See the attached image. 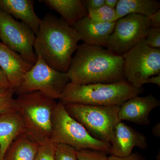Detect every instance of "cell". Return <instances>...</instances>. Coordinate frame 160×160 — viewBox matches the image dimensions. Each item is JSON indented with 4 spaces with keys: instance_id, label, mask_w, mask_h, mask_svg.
<instances>
[{
    "instance_id": "cell-1",
    "label": "cell",
    "mask_w": 160,
    "mask_h": 160,
    "mask_svg": "<svg viewBox=\"0 0 160 160\" xmlns=\"http://www.w3.org/2000/svg\"><path fill=\"white\" fill-rule=\"evenodd\" d=\"M75 52L67 72L70 82L88 85L125 80L123 56L114 54L102 46L85 43L78 45Z\"/></svg>"
},
{
    "instance_id": "cell-2",
    "label": "cell",
    "mask_w": 160,
    "mask_h": 160,
    "mask_svg": "<svg viewBox=\"0 0 160 160\" xmlns=\"http://www.w3.org/2000/svg\"><path fill=\"white\" fill-rule=\"evenodd\" d=\"M73 27L62 18L47 13L40 24L33 45L34 52L52 68L67 73L80 41Z\"/></svg>"
},
{
    "instance_id": "cell-3",
    "label": "cell",
    "mask_w": 160,
    "mask_h": 160,
    "mask_svg": "<svg viewBox=\"0 0 160 160\" xmlns=\"http://www.w3.org/2000/svg\"><path fill=\"white\" fill-rule=\"evenodd\" d=\"M144 91L126 81L113 83L79 85L69 82L66 85L59 102L63 105L79 104L94 106H121L131 98Z\"/></svg>"
},
{
    "instance_id": "cell-4",
    "label": "cell",
    "mask_w": 160,
    "mask_h": 160,
    "mask_svg": "<svg viewBox=\"0 0 160 160\" xmlns=\"http://www.w3.org/2000/svg\"><path fill=\"white\" fill-rule=\"evenodd\" d=\"M57 103L39 91L19 95L15 99L14 109L23 118L26 134L39 144L51 138Z\"/></svg>"
},
{
    "instance_id": "cell-5",
    "label": "cell",
    "mask_w": 160,
    "mask_h": 160,
    "mask_svg": "<svg viewBox=\"0 0 160 160\" xmlns=\"http://www.w3.org/2000/svg\"><path fill=\"white\" fill-rule=\"evenodd\" d=\"M52 128L51 139L57 144H66L77 150L93 149L110 154V144L92 137L82 125L69 115L60 102L52 114Z\"/></svg>"
},
{
    "instance_id": "cell-6",
    "label": "cell",
    "mask_w": 160,
    "mask_h": 160,
    "mask_svg": "<svg viewBox=\"0 0 160 160\" xmlns=\"http://www.w3.org/2000/svg\"><path fill=\"white\" fill-rule=\"evenodd\" d=\"M72 118L96 139L110 144L116 126L122 122L119 106H94L79 104L64 105Z\"/></svg>"
},
{
    "instance_id": "cell-7",
    "label": "cell",
    "mask_w": 160,
    "mask_h": 160,
    "mask_svg": "<svg viewBox=\"0 0 160 160\" xmlns=\"http://www.w3.org/2000/svg\"><path fill=\"white\" fill-rule=\"evenodd\" d=\"M123 57L125 79L135 88H142L149 78L160 75V49L150 47L145 39Z\"/></svg>"
},
{
    "instance_id": "cell-8",
    "label": "cell",
    "mask_w": 160,
    "mask_h": 160,
    "mask_svg": "<svg viewBox=\"0 0 160 160\" xmlns=\"http://www.w3.org/2000/svg\"><path fill=\"white\" fill-rule=\"evenodd\" d=\"M70 80L67 73L52 69L42 58L24 75L22 84L15 91L18 95L39 91L53 100L59 99Z\"/></svg>"
},
{
    "instance_id": "cell-9",
    "label": "cell",
    "mask_w": 160,
    "mask_h": 160,
    "mask_svg": "<svg viewBox=\"0 0 160 160\" xmlns=\"http://www.w3.org/2000/svg\"><path fill=\"white\" fill-rule=\"evenodd\" d=\"M151 28L148 17L128 15L117 21L104 47L114 54L123 56L145 39Z\"/></svg>"
},
{
    "instance_id": "cell-10",
    "label": "cell",
    "mask_w": 160,
    "mask_h": 160,
    "mask_svg": "<svg viewBox=\"0 0 160 160\" xmlns=\"http://www.w3.org/2000/svg\"><path fill=\"white\" fill-rule=\"evenodd\" d=\"M35 34L26 23L19 22L0 10V39L2 42L32 65L38 57L33 50Z\"/></svg>"
},
{
    "instance_id": "cell-11",
    "label": "cell",
    "mask_w": 160,
    "mask_h": 160,
    "mask_svg": "<svg viewBox=\"0 0 160 160\" xmlns=\"http://www.w3.org/2000/svg\"><path fill=\"white\" fill-rule=\"evenodd\" d=\"M110 144V154L118 157L129 156L135 147L145 149L148 146L144 135L122 121L116 126Z\"/></svg>"
},
{
    "instance_id": "cell-12",
    "label": "cell",
    "mask_w": 160,
    "mask_h": 160,
    "mask_svg": "<svg viewBox=\"0 0 160 160\" xmlns=\"http://www.w3.org/2000/svg\"><path fill=\"white\" fill-rule=\"evenodd\" d=\"M160 106L159 100L153 95L134 97L127 100L120 107L118 117L121 121H127L140 125H149V115Z\"/></svg>"
},
{
    "instance_id": "cell-13",
    "label": "cell",
    "mask_w": 160,
    "mask_h": 160,
    "mask_svg": "<svg viewBox=\"0 0 160 160\" xmlns=\"http://www.w3.org/2000/svg\"><path fill=\"white\" fill-rule=\"evenodd\" d=\"M33 65L18 52L0 43V68L6 74L12 88L15 91L22 84L24 75Z\"/></svg>"
},
{
    "instance_id": "cell-14",
    "label": "cell",
    "mask_w": 160,
    "mask_h": 160,
    "mask_svg": "<svg viewBox=\"0 0 160 160\" xmlns=\"http://www.w3.org/2000/svg\"><path fill=\"white\" fill-rule=\"evenodd\" d=\"M116 23L97 22L86 17L79 21L72 27L79 35L80 40L85 44L104 47L114 29Z\"/></svg>"
},
{
    "instance_id": "cell-15",
    "label": "cell",
    "mask_w": 160,
    "mask_h": 160,
    "mask_svg": "<svg viewBox=\"0 0 160 160\" xmlns=\"http://www.w3.org/2000/svg\"><path fill=\"white\" fill-rule=\"evenodd\" d=\"M23 133H26V126L15 109L0 113V160H4L9 146Z\"/></svg>"
},
{
    "instance_id": "cell-16",
    "label": "cell",
    "mask_w": 160,
    "mask_h": 160,
    "mask_svg": "<svg viewBox=\"0 0 160 160\" xmlns=\"http://www.w3.org/2000/svg\"><path fill=\"white\" fill-rule=\"evenodd\" d=\"M34 3L32 0H0V10L22 20L36 35L42 20L36 14Z\"/></svg>"
},
{
    "instance_id": "cell-17",
    "label": "cell",
    "mask_w": 160,
    "mask_h": 160,
    "mask_svg": "<svg viewBox=\"0 0 160 160\" xmlns=\"http://www.w3.org/2000/svg\"><path fill=\"white\" fill-rule=\"evenodd\" d=\"M39 2L58 12L72 27L88 16V12L81 0H41Z\"/></svg>"
},
{
    "instance_id": "cell-18",
    "label": "cell",
    "mask_w": 160,
    "mask_h": 160,
    "mask_svg": "<svg viewBox=\"0 0 160 160\" xmlns=\"http://www.w3.org/2000/svg\"><path fill=\"white\" fill-rule=\"evenodd\" d=\"M39 144L26 133L19 136L7 151L4 160H34Z\"/></svg>"
},
{
    "instance_id": "cell-19",
    "label": "cell",
    "mask_w": 160,
    "mask_h": 160,
    "mask_svg": "<svg viewBox=\"0 0 160 160\" xmlns=\"http://www.w3.org/2000/svg\"><path fill=\"white\" fill-rule=\"evenodd\" d=\"M115 9L119 19L132 14L149 17L160 10V3L156 0H118Z\"/></svg>"
},
{
    "instance_id": "cell-20",
    "label": "cell",
    "mask_w": 160,
    "mask_h": 160,
    "mask_svg": "<svg viewBox=\"0 0 160 160\" xmlns=\"http://www.w3.org/2000/svg\"><path fill=\"white\" fill-rule=\"evenodd\" d=\"M87 17L92 21L99 23L115 22L119 19L116 9L105 5L95 10L88 11Z\"/></svg>"
},
{
    "instance_id": "cell-21",
    "label": "cell",
    "mask_w": 160,
    "mask_h": 160,
    "mask_svg": "<svg viewBox=\"0 0 160 160\" xmlns=\"http://www.w3.org/2000/svg\"><path fill=\"white\" fill-rule=\"evenodd\" d=\"M57 144L51 138L39 144L34 160H55Z\"/></svg>"
},
{
    "instance_id": "cell-22",
    "label": "cell",
    "mask_w": 160,
    "mask_h": 160,
    "mask_svg": "<svg viewBox=\"0 0 160 160\" xmlns=\"http://www.w3.org/2000/svg\"><path fill=\"white\" fill-rule=\"evenodd\" d=\"M55 160H78V150L66 144H58L56 148Z\"/></svg>"
},
{
    "instance_id": "cell-23",
    "label": "cell",
    "mask_w": 160,
    "mask_h": 160,
    "mask_svg": "<svg viewBox=\"0 0 160 160\" xmlns=\"http://www.w3.org/2000/svg\"><path fill=\"white\" fill-rule=\"evenodd\" d=\"M14 93L15 92L13 89L6 91L0 92V113L14 109Z\"/></svg>"
},
{
    "instance_id": "cell-24",
    "label": "cell",
    "mask_w": 160,
    "mask_h": 160,
    "mask_svg": "<svg viewBox=\"0 0 160 160\" xmlns=\"http://www.w3.org/2000/svg\"><path fill=\"white\" fill-rule=\"evenodd\" d=\"M78 160H109V157L104 152L93 149L78 150Z\"/></svg>"
},
{
    "instance_id": "cell-25",
    "label": "cell",
    "mask_w": 160,
    "mask_h": 160,
    "mask_svg": "<svg viewBox=\"0 0 160 160\" xmlns=\"http://www.w3.org/2000/svg\"><path fill=\"white\" fill-rule=\"evenodd\" d=\"M145 41L152 48L160 49V27H152L149 29Z\"/></svg>"
},
{
    "instance_id": "cell-26",
    "label": "cell",
    "mask_w": 160,
    "mask_h": 160,
    "mask_svg": "<svg viewBox=\"0 0 160 160\" xmlns=\"http://www.w3.org/2000/svg\"><path fill=\"white\" fill-rule=\"evenodd\" d=\"M82 1L87 12L95 10L105 5V0H84Z\"/></svg>"
},
{
    "instance_id": "cell-27",
    "label": "cell",
    "mask_w": 160,
    "mask_h": 160,
    "mask_svg": "<svg viewBox=\"0 0 160 160\" xmlns=\"http://www.w3.org/2000/svg\"><path fill=\"white\" fill-rule=\"evenodd\" d=\"M12 89L6 74L0 68V92H5Z\"/></svg>"
},
{
    "instance_id": "cell-28",
    "label": "cell",
    "mask_w": 160,
    "mask_h": 160,
    "mask_svg": "<svg viewBox=\"0 0 160 160\" xmlns=\"http://www.w3.org/2000/svg\"><path fill=\"white\" fill-rule=\"evenodd\" d=\"M109 160H146L142 155L136 152L132 153L129 156L126 157H118L111 155L109 157Z\"/></svg>"
},
{
    "instance_id": "cell-29",
    "label": "cell",
    "mask_w": 160,
    "mask_h": 160,
    "mask_svg": "<svg viewBox=\"0 0 160 160\" xmlns=\"http://www.w3.org/2000/svg\"><path fill=\"white\" fill-rule=\"evenodd\" d=\"M151 28L160 27V10L148 17Z\"/></svg>"
},
{
    "instance_id": "cell-30",
    "label": "cell",
    "mask_w": 160,
    "mask_h": 160,
    "mask_svg": "<svg viewBox=\"0 0 160 160\" xmlns=\"http://www.w3.org/2000/svg\"><path fill=\"white\" fill-rule=\"evenodd\" d=\"M146 83L154 84L158 85L160 87V75H158L153 76L149 78L147 80Z\"/></svg>"
},
{
    "instance_id": "cell-31",
    "label": "cell",
    "mask_w": 160,
    "mask_h": 160,
    "mask_svg": "<svg viewBox=\"0 0 160 160\" xmlns=\"http://www.w3.org/2000/svg\"><path fill=\"white\" fill-rule=\"evenodd\" d=\"M118 0H105V5L110 8L115 9L117 6Z\"/></svg>"
},
{
    "instance_id": "cell-32",
    "label": "cell",
    "mask_w": 160,
    "mask_h": 160,
    "mask_svg": "<svg viewBox=\"0 0 160 160\" xmlns=\"http://www.w3.org/2000/svg\"><path fill=\"white\" fill-rule=\"evenodd\" d=\"M160 122L158 123L153 127L152 129V132L153 134L157 137H160Z\"/></svg>"
},
{
    "instance_id": "cell-33",
    "label": "cell",
    "mask_w": 160,
    "mask_h": 160,
    "mask_svg": "<svg viewBox=\"0 0 160 160\" xmlns=\"http://www.w3.org/2000/svg\"><path fill=\"white\" fill-rule=\"evenodd\" d=\"M0 43H1V42H0Z\"/></svg>"
}]
</instances>
